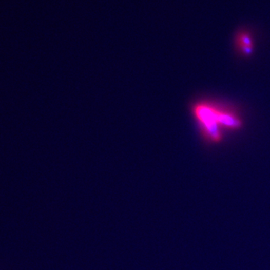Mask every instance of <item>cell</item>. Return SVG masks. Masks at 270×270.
<instances>
[{"instance_id": "3957f363", "label": "cell", "mask_w": 270, "mask_h": 270, "mask_svg": "<svg viewBox=\"0 0 270 270\" xmlns=\"http://www.w3.org/2000/svg\"><path fill=\"white\" fill-rule=\"evenodd\" d=\"M219 123L220 126L230 129H238L242 126L241 120L235 113L228 110H219Z\"/></svg>"}, {"instance_id": "6da1fadb", "label": "cell", "mask_w": 270, "mask_h": 270, "mask_svg": "<svg viewBox=\"0 0 270 270\" xmlns=\"http://www.w3.org/2000/svg\"><path fill=\"white\" fill-rule=\"evenodd\" d=\"M191 109L205 136L213 142H219L222 134L219 128V109L203 102L194 104Z\"/></svg>"}, {"instance_id": "7a4b0ae2", "label": "cell", "mask_w": 270, "mask_h": 270, "mask_svg": "<svg viewBox=\"0 0 270 270\" xmlns=\"http://www.w3.org/2000/svg\"><path fill=\"white\" fill-rule=\"evenodd\" d=\"M236 46L242 54L251 56L254 52V40L249 31L242 29L237 32L235 37Z\"/></svg>"}]
</instances>
